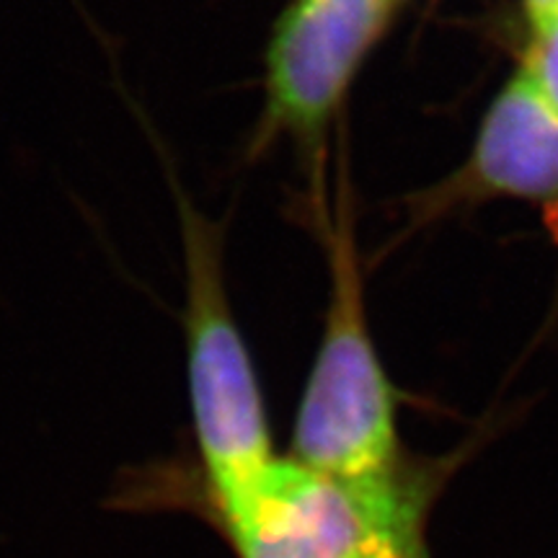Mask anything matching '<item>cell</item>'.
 <instances>
[{
	"label": "cell",
	"instance_id": "obj_1",
	"mask_svg": "<svg viewBox=\"0 0 558 558\" xmlns=\"http://www.w3.org/2000/svg\"><path fill=\"white\" fill-rule=\"evenodd\" d=\"M435 481V471L403 463L349 478L271 460L218 514L241 558H427Z\"/></svg>",
	"mask_w": 558,
	"mask_h": 558
},
{
	"label": "cell",
	"instance_id": "obj_2",
	"mask_svg": "<svg viewBox=\"0 0 558 558\" xmlns=\"http://www.w3.org/2000/svg\"><path fill=\"white\" fill-rule=\"evenodd\" d=\"M179 215L194 437L218 507L246 492L275 458L254 362L228 305L220 233L184 194H179Z\"/></svg>",
	"mask_w": 558,
	"mask_h": 558
},
{
	"label": "cell",
	"instance_id": "obj_3",
	"mask_svg": "<svg viewBox=\"0 0 558 558\" xmlns=\"http://www.w3.org/2000/svg\"><path fill=\"white\" fill-rule=\"evenodd\" d=\"M331 305L298 409L292 460L331 476H378L401 463L396 396L367 333L349 222L331 239Z\"/></svg>",
	"mask_w": 558,
	"mask_h": 558
},
{
	"label": "cell",
	"instance_id": "obj_4",
	"mask_svg": "<svg viewBox=\"0 0 558 558\" xmlns=\"http://www.w3.org/2000/svg\"><path fill=\"white\" fill-rule=\"evenodd\" d=\"M396 0H295L267 52V114L275 128L316 132L352 81Z\"/></svg>",
	"mask_w": 558,
	"mask_h": 558
},
{
	"label": "cell",
	"instance_id": "obj_5",
	"mask_svg": "<svg viewBox=\"0 0 558 558\" xmlns=\"http://www.w3.org/2000/svg\"><path fill=\"white\" fill-rule=\"evenodd\" d=\"M473 169L488 190L558 197V111L520 70L488 109Z\"/></svg>",
	"mask_w": 558,
	"mask_h": 558
},
{
	"label": "cell",
	"instance_id": "obj_6",
	"mask_svg": "<svg viewBox=\"0 0 558 558\" xmlns=\"http://www.w3.org/2000/svg\"><path fill=\"white\" fill-rule=\"evenodd\" d=\"M522 70L558 111V13L543 29L533 32V45H530Z\"/></svg>",
	"mask_w": 558,
	"mask_h": 558
},
{
	"label": "cell",
	"instance_id": "obj_7",
	"mask_svg": "<svg viewBox=\"0 0 558 558\" xmlns=\"http://www.w3.org/2000/svg\"><path fill=\"white\" fill-rule=\"evenodd\" d=\"M556 13H558V0H527V16H530V24H533V32L543 29Z\"/></svg>",
	"mask_w": 558,
	"mask_h": 558
}]
</instances>
